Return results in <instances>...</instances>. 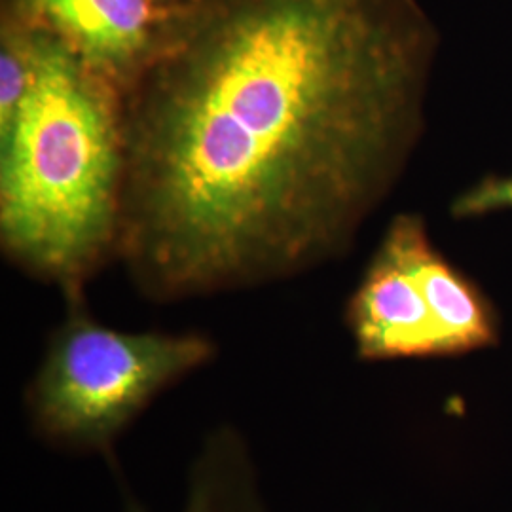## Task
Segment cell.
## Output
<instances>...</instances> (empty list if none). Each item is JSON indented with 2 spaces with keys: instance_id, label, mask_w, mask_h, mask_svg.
Segmentation results:
<instances>
[{
  "instance_id": "cell-1",
  "label": "cell",
  "mask_w": 512,
  "mask_h": 512,
  "mask_svg": "<svg viewBox=\"0 0 512 512\" xmlns=\"http://www.w3.org/2000/svg\"><path fill=\"white\" fill-rule=\"evenodd\" d=\"M420 0H194L124 90L116 260L148 300L346 255L403 179L439 57Z\"/></svg>"
},
{
  "instance_id": "cell-8",
  "label": "cell",
  "mask_w": 512,
  "mask_h": 512,
  "mask_svg": "<svg viewBox=\"0 0 512 512\" xmlns=\"http://www.w3.org/2000/svg\"><path fill=\"white\" fill-rule=\"evenodd\" d=\"M33 73V33L18 21L0 16V137L14 126Z\"/></svg>"
},
{
  "instance_id": "cell-5",
  "label": "cell",
  "mask_w": 512,
  "mask_h": 512,
  "mask_svg": "<svg viewBox=\"0 0 512 512\" xmlns=\"http://www.w3.org/2000/svg\"><path fill=\"white\" fill-rule=\"evenodd\" d=\"M346 325L363 361L442 357L420 285L385 234L348 300Z\"/></svg>"
},
{
  "instance_id": "cell-4",
  "label": "cell",
  "mask_w": 512,
  "mask_h": 512,
  "mask_svg": "<svg viewBox=\"0 0 512 512\" xmlns=\"http://www.w3.org/2000/svg\"><path fill=\"white\" fill-rule=\"evenodd\" d=\"M184 6L156 0H0V16L57 38L126 90L162 48Z\"/></svg>"
},
{
  "instance_id": "cell-10",
  "label": "cell",
  "mask_w": 512,
  "mask_h": 512,
  "mask_svg": "<svg viewBox=\"0 0 512 512\" xmlns=\"http://www.w3.org/2000/svg\"><path fill=\"white\" fill-rule=\"evenodd\" d=\"M156 2L162 4V6H184V4H190L194 0H156Z\"/></svg>"
},
{
  "instance_id": "cell-7",
  "label": "cell",
  "mask_w": 512,
  "mask_h": 512,
  "mask_svg": "<svg viewBox=\"0 0 512 512\" xmlns=\"http://www.w3.org/2000/svg\"><path fill=\"white\" fill-rule=\"evenodd\" d=\"M126 512H143L126 501ZM183 512H266L247 446L234 429L222 427L203 442L192 465Z\"/></svg>"
},
{
  "instance_id": "cell-3",
  "label": "cell",
  "mask_w": 512,
  "mask_h": 512,
  "mask_svg": "<svg viewBox=\"0 0 512 512\" xmlns=\"http://www.w3.org/2000/svg\"><path fill=\"white\" fill-rule=\"evenodd\" d=\"M215 351L202 332L112 329L93 317L86 298L71 300L25 387L27 420L52 448L109 454L148 404Z\"/></svg>"
},
{
  "instance_id": "cell-9",
  "label": "cell",
  "mask_w": 512,
  "mask_h": 512,
  "mask_svg": "<svg viewBox=\"0 0 512 512\" xmlns=\"http://www.w3.org/2000/svg\"><path fill=\"white\" fill-rule=\"evenodd\" d=\"M501 211H512V173H490L459 192L450 203V215L456 220L482 219Z\"/></svg>"
},
{
  "instance_id": "cell-6",
  "label": "cell",
  "mask_w": 512,
  "mask_h": 512,
  "mask_svg": "<svg viewBox=\"0 0 512 512\" xmlns=\"http://www.w3.org/2000/svg\"><path fill=\"white\" fill-rule=\"evenodd\" d=\"M385 236L399 247L420 285L439 336L442 357L497 346L499 315L494 302L475 279L433 245L421 215H395Z\"/></svg>"
},
{
  "instance_id": "cell-2",
  "label": "cell",
  "mask_w": 512,
  "mask_h": 512,
  "mask_svg": "<svg viewBox=\"0 0 512 512\" xmlns=\"http://www.w3.org/2000/svg\"><path fill=\"white\" fill-rule=\"evenodd\" d=\"M35 73L0 137V247L67 302L116 260L126 162L124 90L31 29Z\"/></svg>"
}]
</instances>
